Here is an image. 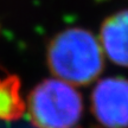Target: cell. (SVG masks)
<instances>
[{
  "instance_id": "1",
  "label": "cell",
  "mask_w": 128,
  "mask_h": 128,
  "mask_svg": "<svg viewBox=\"0 0 128 128\" xmlns=\"http://www.w3.org/2000/svg\"><path fill=\"white\" fill-rule=\"evenodd\" d=\"M48 64L58 80L84 86L96 80L103 69L102 46L87 30L68 28L50 42Z\"/></svg>"
},
{
  "instance_id": "2",
  "label": "cell",
  "mask_w": 128,
  "mask_h": 128,
  "mask_svg": "<svg viewBox=\"0 0 128 128\" xmlns=\"http://www.w3.org/2000/svg\"><path fill=\"white\" fill-rule=\"evenodd\" d=\"M28 110L37 128H74L81 120L83 102L71 84L45 80L30 92Z\"/></svg>"
},
{
  "instance_id": "3",
  "label": "cell",
  "mask_w": 128,
  "mask_h": 128,
  "mask_svg": "<svg viewBox=\"0 0 128 128\" xmlns=\"http://www.w3.org/2000/svg\"><path fill=\"white\" fill-rule=\"evenodd\" d=\"M92 113L106 128L128 127V81L120 77L102 80L92 95Z\"/></svg>"
},
{
  "instance_id": "4",
  "label": "cell",
  "mask_w": 128,
  "mask_h": 128,
  "mask_svg": "<svg viewBox=\"0 0 128 128\" xmlns=\"http://www.w3.org/2000/svg\"><path fill=\"white\" fill-rule=\"evenodd\" d=\"M102 50L112 62L128 66V10L110 16L101 26Z\"/></svg>"
},
{
  "instance_id": "5",
  "label": "cell",
  "mask_w": 128,
  "mask_h": 128,
  "mask_svg": "<svg viewBox=\"0 0 128 128\" xmlns=\"http://www.w3.org/2000/svg\"><path fill=\"white\" fill-rule=\"evenodd\" d=\"M24 110L25 104L20 96L19 80L14 76L0 77V120H18Z\"/></svg>"
}]
</instances>
